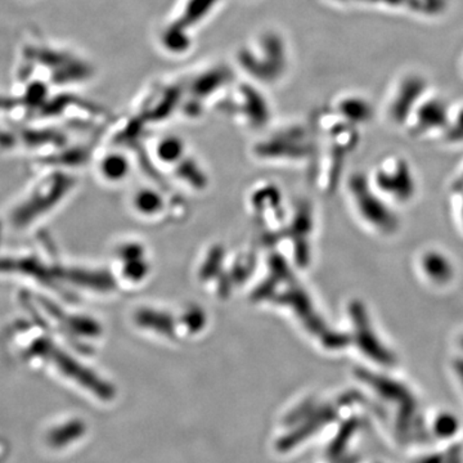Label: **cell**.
Returning <instances> with one entry per match:
<instances>
[{
    "mask_svg": "<svg viewBox=\"0 0 463 463\" xmlns=\"http://www.w3.org/2000/svg\"><path fill=\"white\" fill-rule=\"evenodd\" d=\"M72 188L71 178L56 173L39 182L26 197L12 210L9 221L17 230H25L30 225L50 214Z\"/></svg>",
    "mask_w": 463,
    "mask_h": 463,
    "instance_id": "1",
    "label": "cell"
},
{
    "mask_svg": "<svg viewBox=\"0 0 463 463\" xmlns=\"http://www.w3.org/2000/svg\"><path fill=\"white\" fill-rule=\"evenodd\" d=\"M349 194H352L356 213L374 232L390 236L399 230V219L394 210L362 174H355L350 179Z\"/></svg>",
    "mask_w": 463,
    "mask_h": 463,
    "instance_id": "2",
    "label": "cell"
},
{
    "mask_svg": "<svg viewBox=\"0 0 463 463\" xmlns=\"http://www.w3.org/2000/svg\"><path fill=\"white\" fill-rule=\"evenodd\" d=\"M347 312L352 323L353 341L359 350L374 364L383 367H392L397 364V356L383 343L364 304L362 301H353Z\"/></svg>",
    "mask_w": 463,
    "mask_h": 463,
    "instance_id": "3",
    "label": "cell"
},
{
    "mask_svg": "<svg viewBox=\"0 0 463 463\" xmlns=\"http://www.w3.org/2000/svg\"><path fill=\"white\" fill-rule=\"evenodd\" d=\"M373 187L397 203H408L416 194V179L412 167L403 158L392 157L383 161L374 173Z\"/></svg>",
    "mask_w": 463,
    "mask_h": 463,
    "instance_id": "4",
    "label": "cell"
},
{
    "mask_svg": "<svg viewBox=\"0 0 463 463\" xmlns=\"http://www.w3.org/2000/svg\"><path fill=\"white\" fill-rule=\"evenodd\" d=\"M420 269L434 286H447L455 279V265L443 252L437 250L426 251L420 259Z\"/></svg>",
    "mask_w": 463,
    "mask_h": 463,
    "instance_id": "5",
    "label": "cell"
},
{
    "mask_svg": "<svg viewBox=\"0 0 463 463\" xmlns=\"http://www.w3.org/2000/svg\"><path fill=\"white\" fill-rule=\"evenodd\" d=\"M414 111L419 112V114L411 115V118L413 115L416 116V124H413L414 133L430 132V130L439 129V128L449 124L447 109L438 99H432V102H423L421 108L416 106Z\"/></svg>",
    "mask_w": 463,
    "mask_h": 463,
    "instance_id": "6",
    "label": "cell"
},
{
    "mask_svg": "<svg viewBox=\"0 0 463 463\" xmlns=\"http://www.w3.org/2000/svg\"><path fill=\"white\" fill-rule=\"evenodd\" d=\"M364 379L383 397L392 399L397 403L413 405V397L411 395L410 390L405 389V386L397 383V381L373 373H364Z\"/></svg>",
    "mask_w": 463,
    "mask_h": 463,
    "instance_id": "7",
    "label": "cell"
},
{
    "mask_svg": "<svg viewBox=\"0 0 463 463\" xmlns=\"http://www.w3.org/2000/svg\"><path fill=\"white\" fill-rule=\"evenodd\" d=\"M215 0H192L188 5L187 11L184 12L182 17V25L190 26L197 23L199 18L203 17V14L212 8L214 5Z\"/></svg>",
    "mask_w": 463,
    "mask_h": 463,
    "instance_id": "8",
    "label": "cell"
},
{
    "mask_svg": "<svg viewBox=\"0 0 463 463\" xmlns=\"http://www.w3.org/2000/svg\"><path fill=\"white\" fill-rule=\"evenodd\" d=\"M123 169L125 174V163L118 156H109L100 161L99 174L108 181H116V179L123 178Z\"/></svg>",
    "mask_w": 463,
    "mask_h": 463,
    "instance_id": "9",
    "label": "cell"
},
{
    "mask_svg": "<svg viewBox=\"0 0 463 463\" xmlns=\"http://www.w3.org/2000/svg\"><path fill=\"white\" fill-rule=\"evenodd\" d=\"M457 429V421L455 417L449 416V414H441L435 423V430L440 437H450L455 434Z\"/></svg>",
    "mask_w": 463,
    "mask_h": 463,
    "instance_id": "10",
    "label": "cell"
},
{
    "mask_svg": "<svg viewBox=\"0 0 463 463\" xmlns=\"http://www.w3.org/2000/svg\"><path fill=\"white\" fill-rule=\"evenodd\" d=\"M449 129H448V138L450 142H462L463 141V109L458 112L456 118H450Z\"/></svg>",
    "mask_w": 463,
    "mask_h": 463,
    "instance_id": "11",
    "label": "cell"
},
{
    "mask_svg": "<svg viewBox=\"0 0 463 463\" xmlns=\"http://www.w3.org/2000/svg\"><path fill=\"white\" fill-rule=\"evenodd\" d=\"M453 190H455V194H457V197H458L459 221H461V225L463 228V172L461 175L458 176V179H457L455 182V187H453Z\"/></svg>",
    "mask_w": 463,
    "mask_h": 463,
    "instance_id": "12",
    "label": "cell"
},
{
    "mask_svg": "<svg viewBox=\"0 0 463 463\" xmlns=\"http://www.w3.org/2000/svg\"><path fill=\"white\" fill-rule=\"evenodd\" d=\"M453 368H455L457 379L461 383L463 388V358H457L455 364H453Z\"/></svg>",
    "mask_w": 463,
    "mask_h": 463,
    "instance_id": "13",
    "label": "cell"
},
{
    "mask_svg": "<svg viewBox=\"0 0 463 463\" xmlns=\"http://www.w3.org/2000/svg\"><path fill=\"white\" fill-rule=\"evenodd\" d=\"M420 463H441V457L439 456H430L426 457V458L421 459Z\"/></svg>",
    "mask_w": 463,
    "mask_h": 463,
    "instance_id": "14",
    "label": "cell"
},
{
    "mask_svg": "<svg viewBox=\"0 0 463 463\" xmlns=\"http://www.w3.org/2000/svg\"><path fill=\"white\" fill-rule=\"evenodd\" d=\"M458 344H459V346H461V349L463 350V335H461V336H459Z\"/></svg>",
    "mask_w": 463,
    "mask_h": 463,
    "instance_id": "15",
    "label": "cell"
}]
</instances>
